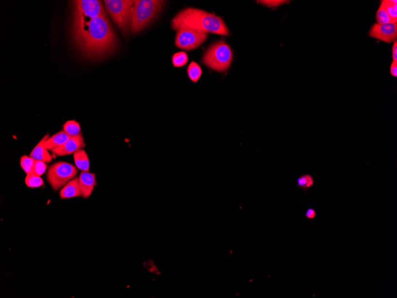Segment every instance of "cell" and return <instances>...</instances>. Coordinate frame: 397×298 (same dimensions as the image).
I'll use <instances>...</instances> for the list:
<instances>
[{"label":"cell","mask_w":397,"mask_h":298,"mask_svg":"<svg viewBox=\"0 0 397 298\" xmlns=\"http://www.w3.org/2000/svg\"><path fill=\"white\" fill-rule=\"evenodd\" d=\"M73 36L82 53L94 60L104 57L117 48L115 32L106 13L85 22L73 25Z\"/></svg>","instance_id":"1"},{"label":"cell","mask_w":397,"mask_h":298,"mask_svg":"<svg viewBox=\"0 0 397 298\" xmlns=\"http://www.w3.org/2000/svg\"><path fill=\"white\" fill-rule=\"evenodd\" d=\"M172 26L176 31L182 27H187L207 33L230 36L227 26L220 16L194 8H187L178 13L173 19Z\"/></svg>","instance_id":"2"},{"label":"cell","mask_w":397,"mask_h":298,"mask_svg":"<svg viewBox=\"0 0 397 298\" xmlns=\"http://www.w3.org/2000/svg\"><path fill=\"white\" fill-rule=\"evenodd\" d=\"M130 13V29L134 34L142 31L161 12L165 4L159 0H133Z\"/></svg>","instance_id":"3"},{"label":"cell","mask_w":397,"mask_h":298,"mask_svg":"<svg viewBox=\"0 0 397 298\" xmlns=\"http://www.w3.org/2000/svg\"><path fill=\"white\" fill-rule=\"evenodd\" d=\"M233 52L224 41L214 43L205 52L203 62L210 69L218 72L228 70L233 60Z\"/></svg>","instance_id":"4"},{"label":"cell","mask_w":397,"mask_h":298,"mask_svg":"<svg viewBox=\"0 0 397 298\" xmlns=\"http://www.w3.org/2000/svg\"><path fill=\"white\" fill-rule=\"evenodd\" d=\"M106 11L122 33L126 35L130 28V13L133 1L131 0H105Z\"/></svg>","instance_id":"5"},{"label":"cell","mask_w":397,"mask_h":298,"mask_svg":"<svg viewBox=\"0 0 397 298\" xmlns=\"http://www.w3.org/2000/svg\"><path fill=\"white\" fill-rule=\"evenodd\" d=\"M77 173L78 170L71 164L57 162L50 166L47 171V179L52 188L58 190L75 178Z\"/></svg>","instance_id":"6"},{"label":"cell","mask_w":397,"mask_h":298,"mask_svg":"<svg viewBox=\"0 0 397 298\" xmlns=\"http://www.w3.org/2000/svg\"><path fill=\"white\" fill-rule=\"evenodd\" d=\"M73 25L85 22L105 14L103 2L98 0H78L73 1Z\"/></svg>","instance_id":"7"},{"label":"cell","mask_w":397,"mask_h":298,"mask_svg":"<svg viewBox=\"0 0 397 298\" xmlns=\"http://www.w3.org/2000/svg\"><path fill=\"white\" fill-rule=\"evenodd\" d=\"M175 44L180 49L191 51L198 48L206 41L208 37L207 32L182 27L177 29Z\"/></svg>","instance_id":"8"},{"label":"cell","mask_w":397,"mask_h":298,"mask_svg":"<svg viewBox=\"0 0 397 298\" xmlns=\"http://www.w3.org/2000/svg\"><path fill=\"white\" fill-rule=\"evenodd\" d=\"M368 36L388 44L394 43L397 38V23H376L370 28Z\"/></svg>","instance_id":"9"},{"label":"cell","mask_w":397,"mask_h":298,"mask_svg":"<svg viewBox=\"0 0 397 298\" xmlns=\"http://www.w3.org/2000/svg\"><path fill=\"white\" fill-rule=\"evenodd\" d=\"M86 146L82 134L75 137H71L62 147L52 151V154L58 156H65L73 154Z\"/></svg>","instance_id":"10"},{"label":"cell","mask_w":397,"mask_h":298,"mask_svg":"<svg viewBox=\"0 0 397 298\" xmlns=\"http://www.w3.org/2000/svg\"><path fill=\"white\" fill-rule=\"evenodd\" d=\"M79 179L82 197L84 198H88L91 195L96 184H97L95 174L82 171L80 174Z\"/></svg>","instance_id":"11"},{"label":"cell","mask_w":397,"mask_h":298,"mask_svg":"<svg viewBox=\"0 0 397 298\" xmlns=\"http://www.w3.org/2000/svg\"><path fill=\"white\" fill-rule=\"evenodd\" d=\"M70 138L71 137L65 131H61L46 139L44 142V147L45 149L52 151L62 147Z\"/></svg>","instance_id":"12"},{"label":"cell","mask_w":397,"mask_h":298,"mask_svg":"<svg viewBox=\"0 0 397 298\" xmlns=\"http://www.w3.org/2000/svg\"><path fill=\"white\" fill-rule=\"evenodd\" d=\"M60 196L62 199L82 197L79 178H74L68 182L61 190Z\"/></svg>","instance_id":"13"},{"label":"cell","mask_w":397,"mask_h":298,"mask_svg":"<svg viewBox=\"0 0 397 298\" xmlns=\"http://www.w3.org/2000/svg\"><path fill=\"white\" fill-rule=\"evenodd\" d=\"M49 138V135H45L39 142L37 146L35 147L33 151L31 152L30 157L34 158L36 161H41L47 163L52 162V158L48 150L44 147V142L46 139Z\"/></svg>","instance_id":"14"},{"label":"cell","mask_w":397,"mask_h":298,"mask_svg":"<svg viewBox=\"0 0 397 298\" xmlns=\"http://www.w3.org/2000/svg\"><path fill=\"white\" fill-rule=\"evenodd\" d=\"M74 161L77 168L82 171L89 172L90 163L86 151L82 149L73 154Z\"/></svg>","instance_id":"15"},{"label":"cell","mask_w":397,"mask_h":298,"mask_svg":"<svg viewBox=\"0 0 397 298\" xmlns=\"http://www.w3.org/2000/svg\"><path fill=\"white\" fill-rule=\"evenodd\" d=\"M380 5L384 8L394 23H397V1L383 0Z\"/></svg>","instance_id":"16"},{"label":"cell","mask_w":397,"mask_h":298,"mask_svg":"<svg viewBox=\"0 0 397 298\" xmlns=\"http://www.w3.org/2000/svg\"><path fill=\"white\" fill-rule=\"evenodd\" d=\"M63 131L70 137H75L81 133V127L75 120H69L63 125Z\"/></svg>","instance_id":"17"},{"label":"cell","mask_w":397,"mask_h":298,"mask_svg":"<svg viewBox=\"0 0 397 298\" xmlns=\"http://www.w3.org/2000/svg\"><path fill=\"white\" fill-rule=\"evenodd\" d=\"M314 180L312 176L309 174H305L300 176L297 179V187L302 189L306 193L308 189L313 186Z\"/></svg>","instance_id":"18"},{"label":"cell","mask_w":397,"mask_h":298,"mask_svg":"<svg viewBox=\"0 0 397 298\" xmlns=\"http://www.w3.org/2000/svg\"><path fill=\"white\" fill-rule=\"evenodd\" d=\"M188 74L189 78L193 82L198 81L202 74V71L198 64L194 61L191 62L188 68Z\"/></svg>","instance_id":"19"},{"label":"cell","mask_w":397,"mask_h":298,"mask_svg":"<svg viewBox=\"0 0 397 298\" xmlns=\"http://www.w3.org/2000/svg\"><path fill=\"white\" fill-rule=\"evenodd\" d=\"M25 184L29 187H39L44 185V181L41 176L29 174L26 177Z\"/></svg>","instance_id":"20"},{"label":"cell","mask_w":397,"mask_h":298,"mask_svg":"<svg viewBox=\"0 0 397 298\" xmlns=\"http://www.w3.org/2000/svg\"><path fill=\"white\" fill-rule=\"evenodd\" d=\"M173 65L175 68H180L186 65L188 61V56L185 52H179L174 54L173 56Z\"/></svg>","instance_id":"21"},{"label":"cell","mask_w":397,"mask_h":298,"mask_svg":"<svg viewBox=\"0 0 397 298\" xmlns=\"http://www.w3.org/2000/svg\"><path fill=\"white\" fill-rule=\"evenodd\" d=\"M376 19H377V23L379 24H386L393 22L388 13L386 12L384 8L380 4L379 8H378L377 14H376Z\"/></svg>","instance_id":"22"},{"label":"cell","mask_w":397,"mask_h":298,"mask_svg":"<svg viewBox=\"0 0 397 298\" xmlns=\"http://www.w3.org/2000/svg\"><path fill=\"white\" fill-rule=\"evenodd\" d=\"M35 162L36 160H35L34 158L28 157L27 155H24V156L21 157L20 166L23 170L25 171V173L29 174H31Z\"/></svg>","instance_id":"23"},{"label":"cell","mask_w":397,"mask_h":298,"mask_svg":"<svg viewBox=\"0 0 397 298\" xmlns=\"http://www.w3.org/2000/svg\"><path fill=\"white\" fill-rule=\"evenodd\" d=\"M46 163L41 162V161H36L33 166L31 174L34 175L41 176L46 171Z\"/></svg>","instance_id":"24"},{"label":"cell","mask_w":397,"mask_h":298,"mask_svg":"<svg viewBox=\"0 0 397 298\" xmlns=\"http://www.w3.org/2000/svg\"><path fill=\"white\" fill-rule=\"evenodd\" d=\"M260 3L268 7H278L281 4H284L285 1H260Z\"/></svg>","instance_id":"25"},{"label":"cell","mask_w":397,"mask_h":298,"mask_svg":"<svg viewBox=\"0 0 397 298\" xmlns=\"http://www.w3.org/2000/svg\"><path fill=\"white\" fill-rule=\"evenodd\" d=\"M316 215V211L312 208L308 209L305 214L306 218L309 220H312L315 218Z\"/></svg>","instance_id":"26"},{"label":"cell","mask_w":397,"mask_h":298,"mask_svg":"<svg viewBox=\"0 0 397 298\" xmlns=\"http://www.w3.org/2000/svg\"><path fill=\"white\" fill-rule=\"evenodd\" d=\"M392 57L394 62H397V41L393 43L392 48Z\"/></svg>","instance_id":"27"},{"label":"cell","mask_w":397,"mask_h":298,"mask_svg":"<svg viewBox=\"0 0 397 298\" xmlns=\"http://www.w3.org/2000/svg\"><path fill=\"white\" fill-rule=\"evenodd\" d=\"M390 73L392 76L393 77H397V62H394V61H393V63H391L390 67Z\"/></svg>","instance_id":"28"}]
</instances>
